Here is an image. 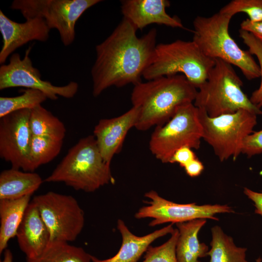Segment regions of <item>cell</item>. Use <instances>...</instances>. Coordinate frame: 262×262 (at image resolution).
Listing matches in <instances>:
<instances>
[{
    "instance_id": "cell-1",
    "label": "cell",
    "mask_w": 262,
    "mask_h": 262,
    "mask_svg": "<svg viewBox=\"0 0 262 262\" xmlns=\"http://www.w3.org/2000/svg\"><path fill=\"white\" fill-rule=\"evenodd\" d=\"M137 31L123 17L110 35L96 46V58L91 70L94 97L111 86L142 82L157 45V33L152 28L138 37Z\"/></svg>"
},
{
    "instance_id": "cell-2",
    "label": "cell",
    "mask_w": 262,
    "mask_h": 262,
    "mask_svg": "<svg viewBox=\"0 0 262 262\" xmlns=\"http://www.w3.org/2000/svg\"><path fill=\"white\" fill-rule=\"evenodd\" d=\"M197 92L182 74L163 76L134 85L131 99L132 106L139 110L135 127L144 131L163 125L179 107L193 103Z\"/></svg>"
},
{
    "instance_id": "cell-3",
    "label": "cell",
    "mask_w": 262,
    "mask_h": 262,
    "mask_svg": "<svg viewBox=\"0 0 262 262\" xmlns=\"http://www.w3.org/2000/svg\"><path fill=\"white\" fill-rule=\"evenodd\" d=\"M63 182L76 190L93 192L115 180L94 135L80 139L45 180Z\"/></svg>"
},
{
    "instance_id": "cell-4",
    "label": "cell",
    "mask_w": 262,
    "mask_h": 262,
    "mask_svg": "<svg viewBox=\"0 0 262 262\" xmlns=\"http://www.w3.org/2000/svg\"><path fill=\"white\" fill-rule=\"evenodd\" d=\"M232 17L219 12L209 17L196 16L193 21L192 40L206 56L237 66L248 80L258 78L259 66L250 52L241 49L229 34Z\"/></svg>"
},
{
    "instance_id": "cell-5",
    "label": "cell",
    "mask_w": 262,
    "mask_h": 262,
    "mask_svg": "<svg viewBox=\"0 0 262 262\" xmlns=\"http://www.w3.org/2000/svg\"><path fill=\"white\" fill-rule=\"evenodd\" d=\"M198 89L194 105L211 117L246 109L257 115L262 111L254 105L242 89L243 82L231 65L219 59Z\"/></svg>"
},
{
    "instance_id": "cell-6",
    "label": "cell",
    "mask_w": 262,
    "mask_h": 262,
    "mask_svg": "<svg viewBox=\"0 0 262 262\" xmlns=\"http://www.w3.org/2000/svg\"><path fill=\"white\" fill-rule=\"evenodd\" d=\"M215 59L205 55L193 41L178 39L157 44L143 77L149 81L181 73L196 88L206 80Z\"/></svg>"
},
{
    "instance_id": "cell-7",
    "label": "cell",
    "mask_w": 262,
    "mask_h": 262,
    "mask_svg": "<svg viewBox=\"0 0 262 262\" xmlns=\"http://www.w3.org/2000/svg\"><path fill=\"white\" fill-rule=\"evenodd\" d=\"M257 115L247 110L240 109L233 113L211 117L199 109L202 139L212 147L221 162L230 158L235 161L242 153L245 139L253 132Z\"/></svg>"
},
{
    "instance_id": "cell-8",
    "label": "cell",
    "mask_w": 262,
    "mask_h": 262,
    "mask_svg": "<svg viewBox=\"0 0 262 262\" xmlns=\"http://www.w3.org/2000/svg\"><path fill=\"white\" fill-rule=\"evenodd\" d=\"M202 137L199 109L189 103L179 107L166 123L156 127L149 140V149L161 162L169 163L175 152L181 147L199 149Z\"/></svg>"
},
{
    "instance_id": "cell-9",
    "label": "cell",
    "mask_w": 262,
    "mask_h": 262,
    "mask_svg": "<svg viewBox=\"0 0 262 262\" xmlns=\"http://www.w3.org/2000/svg\"><path fill=\"white\" fill-rule=\"evenodd\" d=\"M100 0H14L10 8L19 11L25 19L39 17L49 28L56 29L65 46L72 44L75 26L81 16Z\"/></svg>"
},
{
    "instance_id": "cell-10",
    "label": "cell",
    "mask_w": 262,
    "mask_h": 262,
    "mask_svg": "<svg viewBox=\"0 0 262 262\" xmlns=\"http://www.w3.org/2000/svg\"><path fill=\"white\" fill-rule=\"evenodd\" d=\"M38 209L50 234V241H75L84 225V214L72 196L48 192L35 196Z\"/></svg>"
},
{
    "instance_id": "cell-11",
    "label": "cell",
    "mask_w": 262,
    "mask_h": 262,
    "mask_svg": "<svg viewBox=\"0 0 262 262\" xmlns=\"http://www.w3.org/2000/svg\"><path fill=\"white\" fill-rule=\"evenodd\" d=\"M32 46L25 51L21 59L18 53L12 54L7 64L0 67V89L13 87H25L40 91L48 98L55 100L61 96L66 98H73L78 90V84L70 82L63 86H56L41 79L38 69L33 66L30 57Z\"/></svg>"
},
{
    "instance_id": "cell-12",
    "label": "cell",
    "mask_w": 262,
    "mask_h": 262,
    "mask_svg": "<svg viewBox=\"0 0 262 262\" xmlns=\"http://www.w3.org/2000/svg\"><path fill=\"white\" fill-rule=\"evenodd\" d=\"M145 196L150 199L147 202L148 205L141 208L135 213V217L152 218L149 224L151 227L168 222L178 223L200 218L218 221V219L215 216L216 214L234 212L227 205L176 203L161 197L154 190L146 193Z\"/></svg>"
},
{
    "instance_id": "cell-13",
    "label": "cell",
    "mask_w": 262,
    "mask_h": 262,
    "mask_svg": "<svg viewBox=\"0 0 262 262\" xmlns=\"http://www.w3.org/2000/svg\"><path fill=\"white\" fill-rule=\"evenodd\" d=\"M31 112L21 110L0 118V157L12 168L26 172L34 171L30 155Z\"/></svg>"
},
{
    "instance_id": "cell-14",
    "label": "cell",
    "mask_w": 262,
    "mask_h": 262,
    "mask_svg": "<svg viewBox=\"0 0 262 262\" xmlns=\"http://www.w3.org/2000/svg\"><path fill=\"white\" fill-rule=\"evenodd\" d=\"M18 23L9 18L0 10V32L2 46L0 51V64H4L9 56L17 49L32 41L46 42L50 29L45 20L39 17L26 19Z\"/></svg>"
},
{
    "instance_id": "cell-15",
    "label": "cell",
    "mask_w": 262,
    "mask_h": 262,
    "mask_svg": "<svg viewBox=\"0 0 262 262\" xmlns=\"http://www.w3.org/2000/svg\"><path fill=\"white\" fill-rule=\"evenodd\" d=\"M139 115V109L132 106L120 116L100 119L95 126L93 135L106 162L111 164L114 155L120 152L128 131L135 127Z\"/></svg>"
},
{
    "instance_id": "cell-16",
    "label": "cell",
    "mask_w": 262,
    "mask_h": 262,
    "mask_svg": "<svg viewBox=\"0 0 262 262\" xmlns=\"http://www.w3.org/2000/svg\"><path fill=\"white\" fill-rule=\"evenodd\" d=\"M170 5L167 0H123L121 1V10L123 18L137 30L153 23L185 29L178 17L171 16L166 12V8Z\"/></svg>"
},
{
    "instance_id": "cell-17",
    "label": "cell",
    "mask_w": 262,
    "mask_h": 262,
    "mask_svg": "<svg viewBox=\"0 0 262 262\" xmlns=\"http://www.w3.org/2000/svg\"><path fill=\"white\" fill-rule=\"evenodd\" d=\"M16 237L19 248L26 258L40 255L50 242L49 230L32 201L25 211Z\"/></svg>"
},
{
    "instance_id": "cell-18",
    "label": "cell",
    "mask_w": 262,
    "mask_h": 262,
    "mask_svg": "<svg viewBox=\"0 0 262 262\" xmlns=\"http://www.w3.org/2000/svg\"><path fill=\"white\" fill-rule=\"evenodd\" d=\"M172 225L171 223L147 235L138 236L129 229L123 220L118 219L117 229L122 237L119 251L112 257L105 260H100L91 255L92 262H137L152 242L173 231Z\"/></svg>"
},
{
    "instance_id": "cell-19",
    "label": "cell",
    "mask_w": 262,
    "mask_h": 262,
    "mask_svg": "<svg viewBox=\"0 0 262 262\" xmlns=\"http://www.w3.org/2000/svg\"><path fill=\"white\" fill-rule=\"evenodd\" d=\"M206 219H196L176 223L179 235L176 253L178 262H199L198 259L207 256L208 246L200 243L198 234L206 223Z\"/></svg>"
},
{
    "instance_id": "cell-20",
    "label": "cell",
    "mask_w": 262,
    "mask_h": 262,
    "mask_svg": "<svg viewBox=\"0 0 262 262\" xmlns=\"http://www.w3.org/2000/svg\"><path fill=\"white\" fill-rule=\"evenodd\" d=\"M42 182L40 175L33 172L22 171L12 167L4 170L0 174V200L32 196Z\"/></svg>"
},
{
    "instance_id": "cell-21",
    "label": "cell",
    "mask_w": 262,
    "mask_h": 262,
    "mask_svg": "<svg viewBox=\"0 0 262 262\" xmlns=\"http://www.w3.org/2000/svg\"><path fill=\"white\" fill-rule=\"evenodd\" d=\"M31 196L12 200H0V253L7 247L9 241L16 236Z\"/></svg>"
},
{
    "instance_id": "cell-22",
    "label": "cell",
    "mask_w": 262,
    "mask_h": 262,
    "mask_svg": "<svg viewBox=\"0 0 262 262\" xmlns=\"http://www.w3.org/2000/svg\"><path fill=\"white\" fill-rule=\"evenodd\" d=\"M211 231V248L207 253L210 262H248L246 248L237 246L232 238L225 234L218 226L213 227Z\"/></svg>"
},
{
    "instance_id": "cell-23",
    "label": "cell",
    "mask_w": 262,
    "mask_h": 262,
    "mask_svg": "<svg viewBox=\"0 0 262 262\" xmlns=\"http://www.w3.org/2000/svg\"><path fill=\"white\" fill-rule=\"evenodd\" d=\"M30 126L32 135L63 141L66 132L64 123L41 105L31 109Z\"/></svg>"
},
{
    "instance_id": "cell-24",
    "label": "cell",
    "mask_w": 262,
    "mask_h": 262,
    "mask_svg": "<svg viewBox=\"0 0 262 262\" xmlns=\"http://www.w3.org/2000/svg\"><path fill=\"white\" fill-rule=\"evenodd\" d=\"M26 259L27 262H92L91 255L82 248L60 241L50 242L40 255Z\"/></svg>"
},
{
    "instance_id": "cell-25",
    "label": "cell",
    "mask_w": 262,
    "mask_h": 262,
    "mask_svg": "<svg viewBox=\"0 0 262 262\" xmlns=\"http://www.w3.org/2000/svg\"><path fill=\"white\" fill-rule=\"evenodd\" d=\"M63 143V141L47 137L33 135L30 155L34 171L56 157L61 150Z\"/></svg>"
},
{
    "instance_id": "cell-26",
    "label": "cell",
    "mask_w": 262,
    "mask_h": 262,
    "mask_svg": "<svg viewBox=\"0 0 262 262\" xmlns=\"http://www.w3.org/2000/svg\"><path fill=\"white\" fill-rule=\"evenodd\" d=\"M47 97L43 92L26 89L23 93L13 97L0 98V118L11 113L24 109H32L41 105Z\"/></svg>"
},
{
    "instance_id": "cell-27",
    "label": "cell",
    "mask_w": 262,
    "mask_h": 262,
    "mask_svg": "<svg viewBox=\"0 0 262 262\" xmlns=\"http://www.w3.org/2000/svg\"><path fill=\"white\" fill-rule=\"evenodd\" d=\"M179 235V230L174 229L171 237L166 242L158 246H150L146 252L142 262H178L176 247Z\"/></svg>"
},
{
    "instance_id": "cell-28",
    "label": "cell",
    "mask_w": 262,
    "mask_h": 262,
    "mask_svg": "<svg viewBox=\"0 0 262 262\" xmlns=\"http://www.w3.org/2000/svg\"><path fill=\"white\" fill-rule=\"evenodd\" d=\"M233 16L238 13L247 15L249 20L253 22L262 21V0H233L219 11Z\"/></svg>"
},
{
    "instance_id": "cell-29",
    "label": "cell",
    "mask_w": 262,
    "mask_h": 262,
    "mask_svg": "<svg viewBox=\"0 0 262 262\" xmlns=\"http://www.w3.org/2000/svg\"><path fill=\"white\" fill-rule=\"evenodd\" d=\"M240 36L243 42L248 48V51L251 55H255L259 63L261 82L259 87L251 94L249 99L251 103L260 109L262 107V43L252 34L240 29Z\"/></svg>"
},
{
    "instance_id": "cell-30",
    "label": "cell",
    "mask_w": 262,
    "mask_h": 262,
    "mask_svg": "<svg viewBox=\"0 0 262 262\" xmlns=\"http://www.w3.org/2000/svg\"><path fill=\"white\" fill-rule=\"evenodd\" d=\"M242 153L248 158L262 153V130L253 132L246 137Z\"/></svg>"
},
{
    "instance_id": "cell-31",
    "label": "cell",
    "mask_w": 262,
    "mask_h": 262,
    "mask_svg": "<svg viewBox=\"0 0 262 262\" xmlns=\"http://www.w3.org/2000/svg\"><path fill=\"white\" fill-rule=\"evenodd\" d=\"M196 158L191 148L188 147H183L175 152L169 163H178L181 167H184L187 164Z\"/></svg>"
},
{
    "instance_id": "cell-32",
    "label": "cell",
    "mask_w": 262,
    "mask_h": 262,
    "mask_svg": "<svg viewBox=\"0 0 262 262\" xmlns=\"http://www.w3.org/2000/svg\"><path fill=\"white\" fill-rule=\"evenodd\" d=\"M240 29L252 34L262 43V21L253 22L247 18L241 23Z\"/></svg>"
},
{
    "instance_id": "cell-33",
    "label": "cell",
    "mask_w": 262,
    "mask_h": 262,
    "mask_svg": "<svg viewBox=\"0 0 262 262\" xmlns=\"http://www.w3.org/2000/svg\"><path fill=\"white\" fill-rule=\"evenodd\" d=\"M244 193L254 203L255 207V213L262 216V191L256 192L245 187Z\"/></svg>"
},
{
    "instance_id": "cell-34",
    "label": "cell",
    "mask_w": 262,
    "mask_h": 262,
    "mask_svg": "<svg viewBox=\"0 0 262 262\" xmlns=\"http://www.w3.org/2000/svg\"><path fill=\"white\" fill-rule=\"evenodd\" d=\"M183 168L188 176L196 177L201 174L204 169V165L196 158L187 164Z\"/></svg>"
},
{
    "instance_id": "cell-35",
    "label": "cell",
    "mask_w": 262,
    "mask_h": 262,
    "mask_svg": "<svg viewBox=\"0 0 262 262\" xmlns=\"http://www.w3.org/2000/svg\"><path fill=\"white\" fill-rule=\"evenodd\" d=\"M12 261L13 255L11 251L8 249H6L4 252L3 259L0 262H12Z\"/></svg>"
},
{
    "instance_id": "cell-36",
    "label": "cell",
    "mask_w": 262,
    "mask_h": 262,
    "mask_svg": "<svg viewBox=\"0 0 262 262\" xmlns=\"http://www.w3.org/2000/svg\"><path fill=\"white\" fill-rule=\"evenodd\" d=\"M255 262H262V259L261 257H259L255 260Z\"/></svg>"
}]
</instances>
